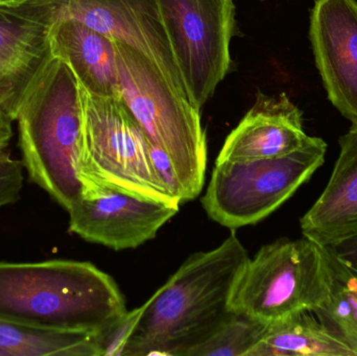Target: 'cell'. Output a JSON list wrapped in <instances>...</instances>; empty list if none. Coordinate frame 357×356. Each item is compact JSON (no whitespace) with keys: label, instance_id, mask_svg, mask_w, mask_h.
<instances>
[{"label":"cell","instance_id":"7402d4cb","mask_svg":"<svg viewBox=\"0 0 357 356\" xmlns=\"http://www.w3.org/2000/svg\"><path fill=\"white\" fill-rule=\"evenodd\" d=\"M31 79L21 77L0 64V112L10 121H16L19 107Z\"/></svg>","mask_w":357,"mask_h":356},{"label":"cell","instance_id":"9c48e42d","mask_svg":"<svg viewBox=\"0 0 357 356\" xmlns=\"http://www.w3.org/2000/svg\"><path fill=\"white\" fill-rule=\"evenodd\" d=\"M189 102L201 110L231 67L233 0H157Z\"/></svg>","mask_w":357,"mask_h":356},{"label":"cell","instance_id":"52a82bcc","mask_svg":"<svg viewBox=\"0 0 357 356\" xmlns=\"http://www.w3.org/2000/svg\"><path fill=\"white\" fill-rule=\"evenodd\" d=\"M327 144L318 137L291 154L248 161H215L202 199L208 217L234 230L272 215L322 167Z\"/></svg>","mask_w":357,"mask_h":356},{"label":"cell","instance_id":"e0dca14e","mask_svg":"<svg viewBox=\"0 0 357 356\" xmlns=\"http://www.w3.org/2000/svg\"><path fill=\"white\" fill-rule=\"evenodd\" d=\"M50 56V33L45 26L0 12V64L33 79Z\"/></svg>","mask_w":357,"mask_h":356},{"label":"cell","instance_id":"6da1fadb","mask_svg":"<svg viewBox=\"0 0 357 356\" xmlns=\"http://www.w3.org/2000/svg\"><path fill=\"white\" fill-rule=\"evenodd\" d=\"M249 254L234 232L190 255L142 307L128 356H187L230 317L237 278Z\"/></svg>","mask_w":357,"mask_h":356},{"label":"cell","instance_id":"2e32d148","mask_svg":"<svg viewBox=\"0 0 357 356\" xmlns=\"http://www.w3.org/2000/svg\"><path fill=\"white\" fill-rule=\"evenodd\" d=\"M100 356L96 332L41 330L0 320V356Z\"/></svg>","mask_w":357,"mask_h":356},{"label":"cell","instance_id":"ba28073f","mask_svg":"<svg viewBox=\"0 0 357 356\" xmlns=\"http://www.w3.org/2000/svg\"><path fill=\"white\" fill-rule=\"evenodd\" d=\"M0 12L46 29L79 21L150 59L172 88L187 98L157 0H26ZM189 102V100H188Z\"/></svg>","mask_w":357,"mask_h":356},{"label":"cell","instance_id":"cb8c5ba5","mask_svg":"<svg viewBox=\"0 0 357 356\" xmlns=\"http://www.w3.org/2000/svg\"><path fill=\"white\" fill-rule=\"evenodd\" d=\"M12 121L0 112V146H8L13 136Z\"/></svg>","mask_w":357,"mask_h":356},{"label":"cell","instance_id":"4fadbf2b","mask_svg":"<svg viewBox=\"0 0 357 356\" xmlns=\"http://www.w3.org/2000/svg\"><path fill=\"white\" fill-rule=\"evenodd\" d=\"M340 146L328 184L300 222L303 236L323 246L357 234V123Z\"/></svg>","mask_w":357,"mask_h":356},{"label":"cell","instance_id":"d6986e66","mask_svg":"<svg viewBox=\"0 0 357 356\" xmlns=\"http://www.w3.org/2000/svg\"><path fill=\"white\" fill-rule=\"evenodd\" d=\"M266 324L232 313L207 340L187 356H249L264 334Z\"/></svg>","mask_w":357,"mask_h":356},{"label":"cell","instance_id":"5b68a950","mask_svg":"<svg viewBox=\"0 0 357 356\" xmlns=\"http://www.w3.org/2000/svg\"><path fill=\"white\" fill-rule=\"evenodd\" d=\"M79 88L83 132L77 173L83 184L82 196L114 189L180 207L159 178L150 144L123 98L94 95Z\"/></svg>","mask_w":357,"mask_h":356},{"label":"cell","instance_id":"5bb4252c","mask_svg":"<svg viewBox=\"0 0 357 356\" xmlns=\"http://www.w3.org/2000/svg\"><path fill=\"white\" fill-rule=\"evenodd\" d=\"M50 54L68 64L79 85L94 95L121 98L114 40L75 20L48 29Z\"/></svg>","mask_w":357,"mask_h":356},{"label":"cell","instance_id":"ffe728a7","mask_svg":"<svg viewBox=\"0 0 357 356\" xmlns=\"http://www.w3.org/2000/svg\"><path fill=\"white\" fill-rule=\"evenodd\" d=\"M142 314V307L128 311L106 327L96 332L98 355L128 356L130 343L136 323Z\"/></svg>","mask_w":357,"mask_h":356},{"label":"cell","instance_id":"277c9868","mask_svg":"<svg viewBox=\"0 0 357 356\" xmlns=\"http://www.w3.org/2000/svg\"><path fill=\"white\" fill-rule=\"evenodd\" d=\"M114 40V39H113ZM121 98L149 144L174 163L183 203L201 194L207 167V142L199 111L178 94L148 56L114 40Z\"/></svg>","mask_w":357,"mask_h":356},{"label":"cell","instance_id":"603a6c76","mask_svg":"<svg viewBox=\"0 0 357 356\" xmlns=\"http://www.w3.org/2000/svg\"><path fill=\"white\" fill-rule=\"evenodd\" d=\"M329 254L357 278V234L325 246Z\"/></svg>","mask_w":357,"mask_h":356},{"label":"cell","instance_id":"7a4b0ae2","mask_svg":"<svg viewBox=\"0 0 357 356\" xmlns=\"http://www.w3.org/2000/svg\"><path fill=\"white\" fill-rule=\"evenodd\" d=\"M112 277L85 261H0V320L41 330L98 332L127 313Z\"/></svg>","mask_w":357,"mask_h":356},{"label":"cell","instance_id":"d4e9b609","mask_svg":"<svg viewBox=\"0 0 357 356\" xmlns=\"http://www.w3.org/2000/svg\"><path fill=\"white\" fill-rule=\"evenodd\" d=\"M25 1L26 0H0V8L1 6H16Z\"/></svg>","mask_w":357,"mask_h":356},{"label":"cell","instance_id":"8992f818","mask_svg":"<svg viewBox=\"0 0 357 356\" xmlns=\"http://www.w3.org/2000/svg\"><path fill=\"white\" fill-rule=\"evenodd\" d=\"M333 271L328 251L304 236L262 247L243 265L231 311L264 324L322 309L331 294Z\"/></svg>","mask_w":357,"mask_h":356},{"label":"cell","instance_id":"44dd1931","mask_svg":"<svg viewBox=\"0 0 357 356\" xmlns=\"http://www.w3.org/2000/svg\"><path fill=\"white\" fill-rule=\"evenodd\" d=\"M23 169L22 161L13 159L8 146H0V208L14 204L20 198Z\"/></svg>","mask_w":357,"mask_h":356},{"label":"cell","instance_id":"ac0fdd59","mask_svg":"<svg viewBox=\"0 0 357 356\" xmlns=\"http://www.w3.org/2000/svg\"><path fill=\"white\" fill-rule=\"evenodd\" d=\"M329 256L333 271L331 297L322 309L314 313L357 356V278L331 254Z\"/></svg>","mask_w":357,"mask_h":356},{"label":"cell","instance_id":"3957f363","mask_svg":"<svg viewBox=\"0 0 357 356\" xmlns=\"http://www.w3.org/2000/svg\"><path fill=\"white\" fill-rule=\"evenodd\" d=\"M16 121L29 180L70 210L83 194L77 173L83 104L79 81L67 63L50 54L31 79Z\"/></svg>","mask_w":357,"mask_h":356},{"label":"cell","instance_id":"30bf717a","mask_svg":"<svg viewBox=\"0 0 357 356\" xmlns=\"http://www.w3.org/2000/svg\"><path fill=\"white\" fill-rule=\"evenodd\" d=\"M178 207L114 189L84 194L69 213V231L115 251L135 249L156 238Z\"/></svg>","mask_w":357,"mask_h":356},{"label":"cell","instance_id":"8fae6325","mask_svg":"<svg viewBox=\"0 0 357 356\" xmlns=\"http://www.w3.org/2000/svg\"><path fill=\"white\" fill-rule=\"evenodd\" d=\"M310 39L331 104L357 123V1L316 0Z\"/></svg>","mask_w":357,"mask_h":356},{"label":"cell","instance_id":"7c38bea8","mask_svg":"<svg viewBox=\"0 0 357 356\" xmlns=\"http://www.w3.org/2000/svg\"><path fill=\"white\" fill-rule=\"evenodd\" d=\"M306 135L299 109L287 94H257L255 104L229 134L216 161H248L284 156L301 148Z\"/></svg>","mask_w":357,"mask_h":356},{"label":"cell","instance_id":"9a60e30c","mask_svg":"<svg viewBox=\"0 0 357 356\" xmlns=\"http://www.w3.org/2000/svg\"><path fill=\"white\" fill-rule=\"evenodd\" d=\"M249 356L356 355L314 311H302L266 324Z\"/></svg>","mask_w":357,"mask_h":356}]
</instances>
